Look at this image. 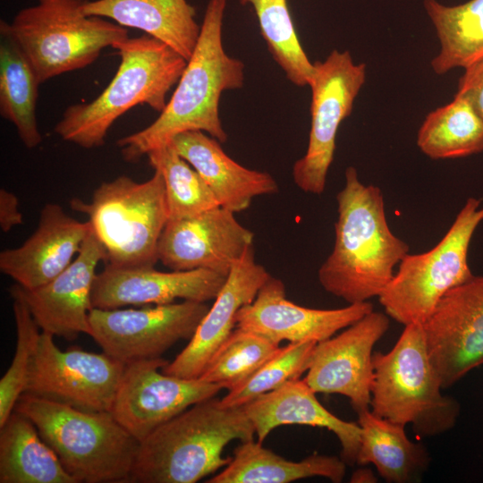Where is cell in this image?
<instances>
[{"label": "cell", "mask_w": 483, "mask_h": 483, "mask_svg": "<svg viewBox=\"0 0 483 483\" xmlns=\"http://www.w3.org/2000/svg\"><path fill=\"white\" fill-rule=\"evenodd\" d=\"M336 201L335 243L318 269V281L349 304L369 301L390 283L409 245L391 231L380 188L361 182L353 166L345 170Z\"/></svg>", "instance_id": "cell-1"}, {"label": "cell", "mask_w": 483, "mask_h": 483, "mask_svg": "<svg viewBox=\"0 0 483 483\" xmlns=\"http://www.w3.org/2000/svg\"><path fill=\"white\" fill-rule=\"evenodd\" d=\"M226 2L208 1L196 47L159 116L146 128L117 140L125 161L137 162L188 131L207 132L220 143L227 140L219 116L220 97L226 90L242 87L244 64L228 55L223 47Z\"/></svg>", "instance_id": "cell-2"}, {"label": "cell", "mask_w": 483, "mask_h": 483, "mask_svg": "<svg viewBox=\"0 0 483 483\" xmlns=\"http://www.w3.org/2000/svg\"><path fill=\"white\" fill-rule=\"evenodd\" d=\"M242 407L212 397L191 405L140 442L132 483H194L228 465L224 448L233 440L254 439Z\"/></svg>", "instance_id": "cell-3"}, {"label": "cell", "mask_w": 483, "mask_h": 483, "mask_svg": "<svg viewBox=\"0 0 483 483\" xmlns=\"http://www.w3.org/2000/svg\"><path fill=\"white\" fill-rule=\"evenodd\" d=\"M120 64L108 86L92 101L73 104L64 112L55 132L83 148H99L114 123L138 105L161 113L187 60L148 35L125 38L113 47Z\"/></svg>", "instance_id": "cell-4"}, {"label": "cell", "mask_w": 483, "mask_h": 483, "mask_svg": "<svg viewBox=\"0 0 483 483\" xmlns=\"http://www.w3.org/2000/svg\"><path fill=\"white\" fill-rule=\"evenodd\" d=\"M14 410L36 425L77 483L130 482L140 441L110 411H87L29 394Z\"/></svg>", "instance_id": "cell-5"}, {"label": "cell", "mask_w": 483, "mask_h": 483, "mask_svg": "<svg viewBox=\"0 0 483 483\" xmlns=\"http://www.w3.org/2000/svg\"><path fill=\"white\" fill-rule=\"evenodd\" d=\"M404 326L389 352L373 353L369 409L390 421L411 425L419 438L436 436L456 425L461 405L442 393L428 352L423 324Z\"/></svg>", "instance_id": "cell-6"}, {"label": "cell", "mask_w": 483, "mask_h": 483, "mask_svg": "<svg viewBox=\"0 0 483 483\" xmlns=\"http://www.w3.org/2000/svg\"><path fill=\"white\" fill-rule=\"evenodd\" d=\"M85 0H38L20 10L11 22L1 20L33 68L39 83L83 69L101 51L128 38L127 29L83 12Z\"/></svg>", "instance_id": "cell-7"}, {"label": "cell", "mask_w": 483, "mask_h": 483, "mask_svg": "<svg viewBox=\"0 0 483 483\" xmlns=\"http://www.w3.org/2000/svg\"><path fill=\"white\" fill-rule=\"evenodd\" d=\"M71 208L88 216L92 231L106 252V265L154 267L157 246L169 220L165 183L154 170L138 182L127 175L102 182L89 202L74 198Z\"/></svg>", "instance_id": "cell-8"}, {"label": "cell", "mask_w": 483, "mask_h": 483, "mask_svg": "<svg viewBox=\"0 0 483 483\" xmlns=\"http://www.w3.org/2000/svg\"><path fill=\"white\" fill-rule=\"evenodd\" d=\"M482 221L481 199L469 198L436 246L402 259L378 297L388 317L404 326L424 324L448 291L474 276L468 252Z\"/></svg>", "instance_id": "cell-9"}, {"label": "cell", "mask_w": 483, "mask_h": 483, "mask_svg": "<svg viewBox=\"0 0 483 483\" xmlns=\"http://www.w3.org/2000/svg\"><path fill=\"white\" fill-rule=\"evenodd\" d=\"M366 80V64H355L348 51L333 50L314 63L311 89V124L305 155L292 167V178L302 191H325L333 162L338 129L352 110Z\"/></svg>", "instance_id": "cell-10"}, {"label": "cell", "mask_w": 483, "mask_h": 483, "mask_svg": "<svg viewBox=\"0 0 483 483\" xmlns=\"http://www.w3.org/2000/svg\"><path fill=\"white\" fill-rule=\"evenodd\" d=\"M41 331L23 394L87 411H110L125 363L106 352L61 350Z\"/></svg>", "instance_id": "cell-11"}, {"label": "cell", "mask_w": 483, "mask_h": 483, "mask_svg": "<svg viewBox=\"0 0 483 483\" xmlns=\"http://www.w3.org/2000/svg\"><path fill=\"white\" fill-rule=\"evenodd\" d=\"M206 302L144 305L89 312L91 337L109 356L130 363L162 358L180 340H190L206 315Z\"/></svg>", "instance_id": "cell-12"}, {"label": "cell", "mask_w": 483, "mask_h": 483, "mask_svg": "<svg viewBox=\"0 0 483 483\" xmlns=\"http://www.w3.org/2000/svg\"><path fill=\"white\" fill-rule=\"evenodd\" d=\"M163 358L125 364L110 412L140 442L158 427L222 387L199 378L185 379L164 373Z\"/></svg>", "instance_id": "cell-13"}, {"label": "cell", "mask_w": 483, "mask_h": 483, "mask_svg": "<svg viewBox=\"0 0 483 483\" xmlns=\"http://www.w3.org/2000/svg\"><path fill=\"white\" fill-rule=\"evenodd\" d=\"M431 363L443 389L483 365V275L448 291L423 324Z\"/></svg>", "instance_id": "cell-14"}, {"label": "cell", "mask_w": 483, "mask_h": 483, "mask_svg": "<svg viewBox=\"0 0 483 483\" xmlns=\"http://www.w3.org/2000/svg\"><path fill=\"white\" fill-rule=\"evenodd\" d=\"M388 328V315L373 310L317 343L304 380L316 394L347 397L357 415L370 410L373 349Z\"/></svg>", "instance_id": "cell-15"}, {"label": "cell", "mask_w": 483, "mask_h": 483, "mask_svg": "<svg viewBox=\"0 0 483 483\" xmlns=\"http://www.w3.org/2000/svg\"><path fill=\"white\" fill-rule=\"evenodd\" d=\"M234 214L218 206L168 220L158 242V261L174 271L207 269L227 276L254 239Z\"/></svg>", "instance_id": "cell-16"}, {"label": "cell", "mask_w": 483, "mask_h": 483, "mask_svg": "<svg viewBox=\"0 0 483 483\" xmlns=\"http://www.w3.org/2000/svg\"><path fill=\"white\" fill-rule=\"evenodd\" d=\"M91 227V226H90ZM106 252L90 229L72 262L46 284L27 290L12 286L27 304L41 331L68 341L80 334L91 335V293L100 261Z\"/></svg>", "instance_id": "cell-17"}, {"label": "cell", "mask_w": 483, "mask_h": 483, "mask_svg": "<svg viewBox=\"0 0 483 483\" xmlns=\"http://www.w3.org/2000/svg\"><path fill=\"white\" fill-rule=\"evenodd\" d=\"M371 311L373 305L369 301L331 309L297 305L286 299L283 281L270 275L255 299L238 310L236 326L257 333L278 345L283 341L319 343Z\"/></svg>", "instance_id": "cell-18"}, {"label": "cell", "mask_w": 483, "mask_h": 483, "mask_svg": "<svg viewBox=\"0 0 483 483\" xmlns=\"http://www.w3.org/2000/svg\"><path fill=\"white\" fill-rule=\"evenodd\" d=\"M226 278L207 269L163 272L155 267L106 265L96 275L91 302L93 308L102 309L168 304L176 299L207 302L216 297Z\"/></svg>", "instance_id": "cell-19"}, {"label": "cell", "mask_w": 483, "mask_h": 483, "mask_svg": "<svg viewBox=\"0 0 483 483\" xmlns=\"http://www.w3.org/2000/svg\"><path fill=\"white\" fill-rule=\"evenodd\" d=\"M270 275L256 261L253 245L249 247L231 268L224 286L189 343L161 370L181 378H199L213 354L236 326L238 310L255 299Z\"/></svg>", "instance_id": "cell-20"}, {"label": "cell", "mask_w": 483, "mask_h": 483, "mask_svg": "<svg viewBox=\"0 0 483 483\" xmlns=\"http://www.w3.org/2000/svg\"><path fill=\"white\" fill-rule=\"evenodd\" d=\"M91 227L66 214L55 203L40 211L36 231L21 246L2 250L0 270L23 289L46 284L77 256Z\"/></svg>", "instance_id": "cell-21"}, {"label": "cell", "mask_w": 483, "mask_h": 483, "mask_svg": "<svg viewBox=\"0 0 483 483\" xmlns=\"http://www.w3.org/2000/svg\"><path fill=\"white\" fill-rule=\"evenodd\" d=\"M242 408L259 443L273 429L283 425L323 428L338 438L343 462L350 466L356 464L360 444V425L341 419L326 410L304 379H291L276 389L258 395Z\"/></svg>", "instance_id": "cell-22"}, {"label": "cell", "mask_w": 483, "mask_h": 483, "mask_svg": "<svg viewBox=\"0 0 483 483\" xmlns=\"http://www.w3.org/2000/svg\"><path fill=\"white\" fill-rule=\"evenodd\" d=\"M169 143L201 176L219 206L233 213L247 209L255 197L278 191L271 174L238 164L223 150L216 139L204 131L181 132Z\"/></svg>", "instance_id": "cell-23"}, {"label": "cell", "mask_w": 483, "mask_h": 483, "mask_svg": "<svg viewBox=\"0 0 483 483\" xmlns=\"http://www.w3.org/2000/svg\"><path fill=\"white\" fill-rule=\"evenodd\" d=\"M87 15L134 28L171 47L187 61L199 39L195 8L186 0H85Z\"/></svg>", "instance_id": "cell-24"}, {"label": "cell", "mask_w": 483, "mask_h": 483, "mask_svg": "<svg viewBox=\"0 0 483 483\" xmlns=\"http://www.w3.org/2000/svg\"><path fill=\"white\" fill-rule=\"evenodd\" d=\"M346 463L340 457L313 453L292 462L276 454L254 439L241 442L231 462L207 483H289L299 479L323 477L334 483L342 482Z\"/></svg>", "instance_id": "cell-25"}, {"label": "cell", "mask_w": 483, "mask_h": 483, "mask_svg": "<svg viewBox=\"0 0 483 483\" xmlns=\"http://www.w3.org/2000/svg\"><path fill=\"white\" fill-rule=\"evenodd\" d=\"M360 444L356 464H372L389 483L419 481L428 469L430 456L420 443L411 440L405 426L367 410L358 414Z\"/></svg>", "instance_id": "cell-26"}, {"label": "cell", "mask_w": 483, "mask_h": 483, "mask_svg": "<svg viewBox=\"0 0 483 483\" xmlns=\"http://www.w3.org/2000/svg\"><path fill=\"white\" fill-rule=\"evenodd\" d=\"M0 483H77L36 425L13 411L0 426Z\"/></svg>", "instance_id": "cell-27"}, {"label": "cell", "mask_w": 483, "mask_h": 483, "mask_svg": "<svg viewBox=\"0 0 483 483\" xmlns=\"http://www.w3.org/2000/svg\"><path fill=\"white\" fill-rule=\"evenodd\" d=\"M424 8L440 42V51L431 61L436 74L466 69L483 57V0L452 6L424 0Z\"/></svg>", "instance_id": "cell-28"}, {"label": "cell", "mask_w": 483, "mask_h": 483, "mask_svg": "<svg viewBox=\"0 0 483 483\" xmlns=\"http://www.w3.org/2000/svg\"><path fill=\"white\" fill-rule=\"evenodd\" d=\"M0 114L12 123L27 148L42 141L36 119L40 85L29 61L6 33L0 32Z\"/></svg>", "instance_id": "cell-29"}, {"label": "cell", "mask_w": 483, "mask_h": 483, "mask_svg": "<svg viewBox=\"0 0 483 483\" xmlns=\"http://www.w3.org/2000/svg\"><path fill=\"white\" fill-rule=\"evenodd\" d=\"M420 151L432 159L468 157L483 151V120L470 103L453 101L430 112L417 135Z\"/></svg>", "instance_id": "cell-30"}, {"label": "cell", "mask_w": 483, "mask_h": 483, "mask_svg": "<svg viewBox=\"0 0 483 483\" xmlns=\"http://www.w3.org/2000/svg\"><path fill=\"white\" fill-rule=\"evenodd\" d=\"M253 7L260 33L275 63L296 86H309L314 63L308 58L297 35L287 0H242Z\"/></svg>", "instance_id": "cell-31"}, {"label": "cell", "mask_w": 483, "mask_h": 483, "mask_svg": "<svg viewBox=\"0 0 483 483\" xmlns=\"http://www.w3.org/2000/svg\"><path fill=\"white\" fill-rule=\"evenodd\" d=\"M147 156L163 177L169 220L191 217L219 206L205 181L170 143Z\"/></svg>", "instance_id": "cell-32"}, {"label": "cell", "mask_w": 483, "mask_h": 483, "mask_svg": "<svg viewBox=\"0 0 483 483\" xmlns=\"http://www.w3.org/2000/svg\"><path fill=\"white\" fill-rule=\"evenodd\" d=\"M279 347L257 333L236 326L199 378L231 390L255 372Z\"/></svg>", "instance_id": "cell-33"}, {"label": "cell", "mask_w": 483, "mask_h": 483, "mask_svg": "<svg viewBox=\"0 0 483 483\" xmlns=\"http://www.w3.org/2000/svg\"><path fill=\"white\" fill-rule=\"evenodd\" d=\"M316 342L289 343L279 347L255 372L220 399L225 407H242L258 395L300 378L309 369Z\"/></svg>", "instance_id": "cell-34"}, {"label": "cell", "mask_w": 483, "mask_h": 483, "mask_svg": "<svg viewBox=\"0 0 483 483\" xmlns=\"http://www.w3.org/2000/svg\"><path fill=\"white\" fill-rule=\"evenodd\" d=\"M13 310L16 326L15 352L10 367L0 380V426L14 411L23 394L29 372L41 334L21 296L12 287Z\"/></svg>", "instance_id": "cell-35"}, {"label": "cell", "mask_w": 483, "mask_h": 483, "mask_svg": "<svg viewBox=\"0 0 483 483\" xmlns=\"http://www.w3.org/2000/svg\"><path fill=\"white\" fill-rule=\"evenodd\" d=\"M455 95L466 99L483 120V57L465 69Z\"/></svg>", "instance_id": "cell-36"}, {"label": "cell", "mask_w": 483, "mask_h": 483, "mask_svg": "<svg viewBox=\"0 0 483 483\" xmlns=\"http://www.w3.org/2000/svg\"><path fill=\"white\" fill-rule=\"evenodd\" d=\"M22 214L19 209V199L13 192L0 190V227L8 233L14 226L22 223Z\"/></svg>", "instance_id": "cell-37"}, {"label": "cell", "mask_w": 483, "mask_h": 483, "mask_svg": "<svg viewBox=\"0 0 483 483\" xmlns=\"http://www.w3.org/2000/svg\"><path fill=\"white\" fill-rule=\"evenodd\" d=\"M350 481L352 483H375L377 482V479L371 470L360 468L352 473Z\"/></svg>", "instance_id": "cell-38"}]
</instances>
